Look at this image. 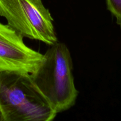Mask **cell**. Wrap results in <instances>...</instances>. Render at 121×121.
I'll list each match as a JSON object with an SVG mask.
<instances>
[{"label":"cell","mask_w":121,"mask_h":121,"mask_svg":"<svg viewBox=\"0 0 121 121\" xmlns=\"http://www.w3.org/2000/svg\"><path fill=\"white\" fill-rule=\"evenodd\" d=\"M73 62L63 43L50 46L41 64L30 74L32 81L57 113L75 105L79 91L74 85Z\"/></svg>","instance_id":"6da1fadb"},{"label":"cell","mask_w":121,"mask_h":121,"mask_svg":"<svg viewBox=\"0 0 121 121\" xmlns=\"http://www.w3.org/2000/svg\"><path fill=\"white\" fill-rule=\"evenodd\" d=\"M0 106L5 121H52L57 115L26 73L0 72Z\"/></svg>","instance_id":"7a4b0ae2"},{"label":"cell","mask_w":121,"mask_h":121,"mask_svg":"<svg viewBox=\"0 0 121 121\" xmlns=\"http://www.w3.org/2000/svg\"><path fill=\"white\" fill-rule=\"evenodd\" d=\"M0 16L23 38L48 46L58 41L54 20L42 0H0Z\"/></svg>","instance_id":"3957f363"},{"label":"cell","mask_w":121,"mask_h":121,"mask_svg":"<svg viewBox=\"0 0 121 121\" xmlns=\"http://www.w3.org/2000/svg\"><path fill=\"white\" fill-rule=\"evenodd\" d=\"M23 39L8 25L0 22V72L31 74L40 66L43 54L28 47Z\"/></svg>","instance_id":"277c9868"},{"label":"cell","mask_w":121,"mask_h":121,"mask_svg":"<svg viewBox=\"0 0 121 121\" xmlns=\"http://www.w3.org/2000/svg\"><path fill=\"white\" fill-rule=\"evenodd\" d=\"M107 9L117 19V23L121 26V0H106Z\"/></svg>","instance_id":"5b68a950"},{"label":"cell","mask_w":121,"mask_h":121,"mask_svg":"<svg viewBox=\"0 0 121 121\" xmlns=\"http://www.w3.org/2000/svg\"><path fill=\"white\" fill-rule=\"evenodd\" d=\"M0 121H5L4 116L3 112H2V109L1 108V106H0Z\"/></svg>","instance_id":"8992f818"}]
</instances>
